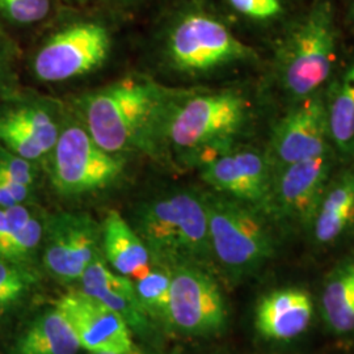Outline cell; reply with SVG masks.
I'll return each instance as SVG.
<instances>
[{"mask_svg": "<svg viewBox=\"0 0 354 354\" xmlns=\"http://www.w3.org/2000/svg\"><path fill=\"white\" fill-rule=\"evenodd\" d=\"M125 23L97 4L58 6L33 54V75L42 83H64L92 74L112 55Z\"/></svg>", "mask_w": 354, "mask_h": 354, "instance_id": "277c9868", "label": "cell"}, {"mask_svg": "<svg viewBox=\"0 0 354 354\" xmlns=\"http://www.w3.org/2000/svg\"><path fill=\"white\" fill-rule=\"evenodd\" d=\"M41 253L42 264L53 279L64 283L77 281L102 254V225L87 213L48 215Z\"/></svg>", "mask_w": 354, "mask_h": 354, "instance_id": "7c38bea8", "label": "cell"}, {"mask_svg": "<svg viewBox=\"0 0 354 354\" xmlns=\"http://www.w3.org/2000/svg\"><path fill=\"white\" fill-rule=\"evenodd\" d=\"M270 167L266 153L235 145L197 169L213 192L245 203L266 216H279Z\"/></svg>", "mask_w": 354, "mask_h": 354, "instance_id": "8fae6325", "label": "cell"}, {"mask_svg": "<svg viewBox=\"0 0 354 354\" xmlns=\"http://www.w3.org/2000/svg\"><path fill=\"white\" fill-rule=\"evenodd\" d=\"M228 12L252 24H269L285 13L283 0H219Z\"/></svg>", "mask_w": 354, "mask_h": 354, "instance_id": "484cf974", "label": "cell"}, {"mask_svg": "<svg viewBox=\"0 0 354 354\" xmlns=\"http://www.w3.org/2000/svg\"><path fill=\"white\" fill-rule=\"evenodd\" d=\"M150 251L153 264H212L207 210L203 192L174 188L136 207L130 222Z\"/></svg>", "mask_w": 354, "mask_h": 354, "instance_id": "5b68a950", "label": "cell"}, {"mask_svg": "<svg viewBox=\"0 0 354 354\" xmlns=\"http://www.w3.org/2000/svg\"><path fill=\"white\" fill-rule=\"evenodd\" d=\"M322 311L333 332H353L354 260L344 261L329 274L322 294Z\"/></svg>", "mask_w": 354, "mask_h": 354, "instance_id": "44dd1931", "label": "cell"}, {"mask_svg": "<svg viewBox=\"0 0 354 354\" xmlns=\"http://www.w3.org/2000/svg\"><path fill=\"white\" fill-rule=\"evenodd\" d=\"M17 46L0 24V99L16 92Z\"/></svg>", "mask_w": 354, "mask_h": 354, "instance_id": "83f0119b", "label": "cell"}, {"mask_svg": "<svg viewBox=\"0 0 354 354\" xmlns=\"http://www.w3.org/2000/svg\"><path fill=\"white\" fill-rule=\"evenodd\" d=\"M171 92L149 76H125L77 96L73 112L104 150L150 156L155 129Z\"/></svg>", "mask_w": 354, "mask_h": 354, "instance_id": "3957f363", "label": "cell"}, {"mask_svg": "<svg viewBox=\"0 0 354 354\" xmlns=\"http://www.w3.org/2000/svg\"><path fill=\"white\" fill-rule=\"evenodd\" d=\"M79 349L74 330L55 307L39 314L15 345L16 354H77Z\"/></svg>", "mask_w": 354, "mask_h": 354, "instance_id": "ffe728a7", "label": "cell"}, {"mask_svg": "<svg viewBox=\"0 0 354 354\" xmlns=\"http://www.w3.org/2000/svg\"><path fill=\"white\" fill-rule=\"evenodd\" d=\"M54 307L74 330L80 348L89 353L125 352L134 345L122 317L83 291L64 294Z\"/></svg>", "mask_w": 354, "mask_h": 354, "instance_id": "5bb4252c", "label": "cell"}, {"mask_svg": "<svg viewBox=\"0 0 354 354\" xmlns=\"http://www.w3.org/2000/svg\"><path fill=\"white\" fill-rule=\"evenodd\" d=\"M37 281V273L29 264L0 259V314L23 302Z\"/></svg>", "mask_w": 354, "mask_h": 354, "instance_id": "cb8c5ba5", "label": "cell"}, {"mask_svg": "<svg viewBox=\"0 0 354 354\" xmlns=\"http://www.w3.org/2000/svg\"><path fill=\"white\" fill-rule=\"evenodd\" d=\"M146 19L159 55L178 74L203 75L257 57L206 0H167Z\"/></svg>", "mask_w": 354, "mask_h": 354, "instance_id": "7a4b0ae2", "label": "cell"}, {"mask_svg": "<svg viewBox=\"0 0 354 354\" xmlns=\"http://www.w3.org/2000/svg\"><path fill=\"white\" fill-rule=\"evenodd\" d=\"M37 212L35 203H19L8 207L0 206V251L13 234L24 227Z\"/></svg>", "mask_w": 354, "mask_h": 354, "instance_id": "f546056e", "label": "cell"}, {"mask_svg": "<svg viewBox=\"0 0 354 354\" xmlns=\"http://www.w3.org/2000/svg\"><path fill=\"white\" fill-rule=\"evenodd\" d=\"M36 189L0 180V206L8 207L19 203H33Z\"/></svg>", "mask_w": 354, "mask_h": 354, "instance_id": "4dcf8cb0", "label": "cell"}, {"mask_svg": "<svg viewBox=\"0 0 354 354\" xmlns=\"http://www.w3.org/2000/svg\"><path fill=\"white\" fill-rule=\"evenodd\" d=\"M80 291L100 301L122 317L131 332L147 335L150 317L140 304L134 282L111 270L102 254H99L80 277Z\"/></svg>", "mask_w": 354, "mask_h": 354, "instance_id": "2e32d148", "label": "cell"}, {"mask_svg": "<svg viewBox=\"0 0 354 354\" xmlns=\"http://www.w3.org/2000/svg\"><path fill=\"white\" fill-rule=\"evenodd\" d=\"M61 7H87L96 3V0H55Z\"/></svg>", "mask_w": 354, "mask_h": 354, "instance_id": "1f68e13d", "label": "cell"}, {"mask_svg": "<svg viewBox=\"0 0 354 354\" xmlns=\"http://www.w3.org/2000/svg\"><path fill=\"white\" fill-rule=\"evenodd\" d=\"M134 286L145 313L167 327L171 268L153 264L145 277L134 281Z\"/></svg>", "mask_w": 354, "mask_h": 354, "instance_id": "603a6c76", "label": "cell"}, {"mask_svg": "<svg viewBox=\"0 0 354 354\" xmlns=\"http://www.w3.org/2000/svg\"><path fill=\"white\" fill-rule=\"evenodd\" d=\"M165 1L167 0H96L95 4L129 23L146 19Z\"/></svg>", "mask_w": 354, "mask_h": 354, "instance_id": "f1b7e54d", "label": "cell"}, {"mask_svg": "<svg viewBox=\"0 0 354 354\" xmlns=\"http://www.w3.org/2000/svg\"><path fill=\"white\" fill-rule=\"evenodd\" d=\"M314 315L311 297L302 289H281L264 295L256 306L254 326L268 340L289 342L304 333Z\"/></svg>", "mask_w": 354, "mask_h": 354, "instance_id": "e0dca14e", "label": "cell"}, {"mask_svg": "<svg viewBox=\"0 0 354 354\" xmlns=\"http://www.w3.org/2000/svg\"><path fill=\"white\" fill-rule=\"evenodd\" d=\"M213 259L228 277L241 281L274 256L266 215L216 192H203Z\"/></svg>", "mask_w": 354, "mask_h": 354, "instance_id": "8992f818", "label": "cell"}, {"mask_svg": "<svg viewBox=\"0 0 354 354\" xmlns=\"http://www.w3.org/2000/svg\"><path fill=\"white\" fill-rule=\"evenodd\" d=\"M251 102L235 89L172 88L152 138L150 156L198 168L236 145Z\"/></svg>", "mask_w": 354, "mask_h": 354, "instance_id": "6da1fadb", "label": "cell"}, {"mask_svg": "<svg viewBox=\"0 0 354 354\" xmlns=\"http://www.w3.org/2000/svg\"><path fill=\"white\" fill-rule=\"evenodd\" d=\"M336 28L328 1H319L294 26L279 57V74L291 97L317 93L336 61Z\"/></svg>", "mask_w": 354, "mask_h": 354, "instance_id": "ba28073f", "label": "cell"}, {"mask_svg": "<svg viewBox=\"0 0 354 354\" xmlns=\"http://www.w3.org/2000/svg\"><path fill=\"white\" fill-rule=\"evenodd\" d=\"M89 354H149L146 353L143 349H140L138 346L133 345L130 349H127L125 352H113V353H89Z\"/></svg>", "mask_w": 354, "mask_h": 354, "instance_id": "d6a6232c", "label": "cell"}, {"mask_svg": "<svg viewBox=\"0 0 354 354\" xmlns=\"http://www.w3.org/2000/svg\"><path fill=\"white\" fill-rule=\"evenodd\" d=\"M67 109L58 100L19 91L0 99V146L42 165L55 146Z\"/></svg>", "mask_w": 354, "mask_h": 354, "instance_id": "9c48e42d", "label": "cell"}, {"mask_svg": "<svg viewBox=\"0 0 354 354\" xmlns=\"http://www.w3.org/2000/svg\"><path fill=\"white\" fill-rule=\"evenodd\" d=\"M42 165L0 146V180L37 189Z\"/></svg>", "mask_w": 354, "mask_h": 354, "instance_id": "4316f807", "label": "cell"}, {"mask_svg": "<svg viewBox=\"0 0 354 354\" xmlns=\"http://www.w3.org/2000/svg\"><path fill=\"white\" fill-rule=\"evenodd\" d=\"M102 254L114 272L133 282L145 277L153 266L145 241L117 210H109L102 222Z\"/></svg>", "mask_w": 354, "mask_h": 354, "instance_id": "ac0fdd59", "label": "cell"}, {"mask_svg": "<svg viewBox=\"0 0 354 354\" xmlns=\"http://www.w3.org/2000/svg\"><path fill=\"white\" fill-rule=\"evenodd\" d=\"M57 8L55 0H0V24L19 28L42 26Z\"/></svg>", "mask_w": 354, "mask_h": 354, "instance_id": "d4e9b609", "label": "cell"}, {"mask_svg": "<svg viewBox=\"0 0 354 354\" xmlns=\"http://www.w3.org/2000/svg\"><path fill=\"white\" fill-rule=\"evenodd\" d=\"M329 140L342 155L354 153V62L336 80L326 99Z\"/></svg>", "mask_w": 354, "mask_h": 354, "instance_id": "7402d4cb", "label": "cell"}, {"mask_svg": "<svg viewBox=\"0 0 354 354\" xmlns=\"http://www.w3.org/2000/svg\"><path fill=\"white\" fill-rule=\"evenodd\" d=\"M330 165L328 151L277 168L273 189L279 216H285L302 226H311L328 185Z\"/></svg>", "mask_w": 354, "mask_h": 354, "instance_id": "9a60e30c", "label": "cell"}, {"mask_svg": "<svg viewBox=\"0 0 354 354\" xmlns=\"http://www.w3.org/2000/svg\"><path fill=\"white\" fill-rule=\"evenodd\" d=\"M326 99L317 92L298 100L274 127L270 160L276 168L328 152Z\"/></svg>", "mask_w": 354, "mask_h": 354, "instance_id": "4fadbf2b", "label": "cell"}, {"mask_svg": "<svg viewBox=\"0 0 354 354\" xmlns=\"http://www.w3.org/2000/svg\"><path fill=\"white\" fill-rule=\"evenodd\" d=\"M129 156L104 150L73 109L66 112L55 146L42 165L51 188L64 197L111 189L127 175Z\"/></svg>", "mask_w": 354, "mask_h": 354, "instance_id": "52a82bcc", "label": "cell"}, {"mask_svg": "<svg viewBox=\"0 0 354 354\" xmlns=\"http://www.w3.org/2000/svg\"><path fill=\"white\" fill-rule=\"evenodd\" d=\"M354 223V169L329 181L313 219L314 236L320 244L340 239Z\"/></svg>", "mask_w": 354, "mask_h": 354, "instance_id": "d6986e66", "label": "cell"}, {"mask_svg": "<svg viewBox=\"0 0 354 354\" xmlns=\"http://www.w3.org/2000/svg\"><path fill=\"white\" fill-rule=\"evenodd\" d=\"M225 297L207 268L171 266L167 327L188 337H209L227 327Z\"/></svg>", "mask_w": 354, "mask_h": 354, "instance_id": "30bf717a", "label": "cell"}]
</instances>
